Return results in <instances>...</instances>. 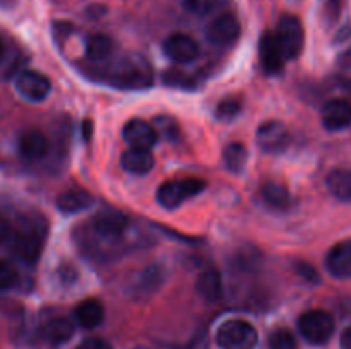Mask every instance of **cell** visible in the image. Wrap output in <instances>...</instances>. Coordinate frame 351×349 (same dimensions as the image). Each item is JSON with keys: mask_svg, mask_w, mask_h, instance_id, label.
Segmentation results:
<instances>
[{"mask_svg": "<svg viewBox=\"0 0 351 349\" xmlns=\"http://www.w3.org/2000/svg\"><path fill=\"white\" fill-rule=\"evenodd\" d=\"M101 65H105V68L99 72V77L105 79L113 88L123 91H143L153 84L151 64L139 53H127L123 57L110 58Z\"/></svg>", "mask_w": 351, "mask_h": 349, "instance_id": "cell-1", "label": "cell"}, {"mask_svg": "<svg viewBox=\"0 0 351 349\" xmlns=\"http://www.w3.org/2000/svg\"><path fill=\"white\" fill-rule=\"evenodd\" d=\"M206 183L201 178H177V180H168L160 185L156 192L158 204L163 209L173 211L180 207L185 201L195 197L201 192H204Z\"/></svg>", "mask_w": 351, "mask_h": 349, "instance_id": "cell-2", "label": "cell"}, {"mask_svg": "<svg viewBox=\"0 0 351 349\" xmlns=\"http://www.w3.org/2000/svg\"><path fill=\"white\" fill-rule=\"evenodd\" d=\"M259 334L252 324L240 318L226 320L216 332V344L219 349H256Z\"/></svg>", "mask_w": 351, "mask_h": 349, "instance_id": "cell-3", "label": "cell"}, {"mask_svg": "<svg viewBox=\"0 0 351 349\" xmlns=\"http://www.w3.org/2000/svg\"><path fill=\"white\" fill-rule=\"evenodd\" d=\"M298 332L307 342L314 346L328 344L335 334V318L326 310H308L297 320Z\"/></svg>", "mask_w": 351, "mask_h": 349, "instance_id": "cell-4", "label": "cell"}, {"mask_svg": "<svg viewBox=\"0 0 351 349\" xmlns=\"http://www.w3.org/2000/svg\"><path fill=\"white\" fill-rule=\"evenodd\" d=\"M274 36H276L287 60H295L297 57H300L305 44V31L304 24L297 16L287 14V16L281 17L278 21Z\"/></svg>", "mask_w": 351, "mask_h": 349, "instance_id": "cell-5", "label": "cell"}, {"mask_svg": "<svg viewBox=\"0 0 351 349\" xmlns=\"http://www.w3.org/2000/svg\"><path fill=\"white\" fill-rule=\"evenodd\" d=\"M127 226H129V218L115 209H103L91 219L93 235L103 242H108L110 245H115L122 240Z\"/></svg>", "mask_w": 351, "mask_h": 349, "instance_id": "cell-6", "label": "cell"}, {"mask_svg": "<svg viewBox=\"0 0 351 349\" xmlns=\"http://www.w3.org/2000/svg\"><path fill=\"white\" fill-rule=\"evenodd\" d=\"M9 246L17 259L26 263H34L38 262L43 250V235L36 226H24L16 229Z\"/></svg>", "mask_w": 351, "mask_h": 349, "instance_id": "cell-7", "label": "cell"}, {"mask_svg": "<svg viewBox=\"0 0 351 349\" xmlns=\"http://www.w3.org/2000/svg\"><path fill=\"white\" fill-rule=\"evenodd\" d=\"M14 86L17 94L29 103H41L51 91L50 79L36 70H23L16 77Z\"/></svg>", "mask_w": 351, "mask_h": 349, "instance_id": "cell-8", "label": "cell"}, {"mask_svg": "<svg viewBox=\"0 0 351 349\" xmlns=\"http://www.w3.org/2000/svg\"><path fill=\"white\" fill-rule=\"evenodd\" d=\"M290 132L287 125L278 120H267L257 129V144L264 153L280 154L290 146Z\"/></svg>", "mask_w": 351, "mask_h": 349, "instance_id": "cell-9", "label": "cell"}, {"mask_svg": "<svg viewBox=\"0 0 351 349\" xmlns=\"http://www.w3.org/2000/svg\"><path fill=\"white\" fill-rule=\"evenodd\" d=\"M163 51L175 64H191L201 55L199 43L185 33H173L163 41Z\"/></svg>", "mask_w": 351, "mask_h": 349, "instance_id": "cell-10", "label": "cell"}, {"mask_svg": "<svg viewBox=\"0 0 351 349\" xmlns=\"http://www.w3.org/2000/svg\"><path fill=\"white\" fill-rule=\"evenodd\" d=\"M158 130L153 123L143 118H132L123 125L122 137L134 149H153L158 142Z\"/></svg>", "mask_w": 351, "mask_h": 349, "instance_id": "cell-11", "label": "cell"}, {"mask_svg": "<svg viewBox=\"0 0 351 349\" xmlns=\"http://www.w3.org/2000/svg\"><path fill=\"white\" fill-rule=\"evenodd\" d=\"M240 36V23L233 14H221L209 23L206 38L215 47H230Z\"/></svg>", "mask_w": 351, "mask_h": 349, "instance_id": "cell-12", "label": "cell"}, {"mask_svg": "<svg viewBox=\"0 0 351 349\" xmlns=\"http://www.w3.org/2000/svg\"><path fill=\"white\" fill-rule=\"evenodd\" d=\"M259 58H261V65H263L266 74L276 75L280 74V72H283L287 57H285L283 50H281L274 33H264L263 38H261Z\"/></svg>", "mask_w": 351, "mask_h": 349, "instance_id": "cell-13", "label": "cell"}, {"mask_svg": "<svg viewBox=\"0 0 351 349\" xmlns=\"http://www.w3.org/2000/svg\"><path fill=\"white\" fill-rule=\"evenodd\" d=\"M322 125L329 132H339L351 125V103L343 98L329 99L322 106Z\"/></svg>", "mask_w": 351, "mask_h": 349, "instance_id": "cell-14", "label": "cell"}, {"mask_svg": "<svg viewBox=\"0 0 351 349\" xmlns=\"http://www.w3.org/2000/svg\"><path fill=\"white\" fill-rule=\"evenodd\" d=\"M48 149H50L48 139L45 137V133H41L36 129L24 130L17 139V151H19L21 157L24 161H29V163L43 159L48 154Z\"/></svg>", "mask_w": 351, "mask_h": 349, "instance_id": "cell-15", "label": "cell"}, {"mask_svg": "<svg viewBox=\"0 0 351 349\" xmlns=\"http://www.w3.org/2000/svg\"><path fill=\"white\" fill-rule=\"evenodd\" d=\"M326 269L338 279L351 277V240H345L332 246L326 255Z\"/></svg>", "mask_w": 351, "mask_h": 349, "instance_id": "cell-16", "label": "cell"}, {"mask_svg": "<svg viewBox=\"0 0 351 349\" xmlns=\"http://www.w3.org/2000/svg\"><path fill=\"white\" fill-rule=\"evenodd\" d=\"M74 332L75 327L74 324H72V320H69V318L65 317H55L41 325L40 337L41 341H45L47 344L60 346L71 341Z\"/></svg>", "mask_w": 351, "mask_h": 349, "instance_id": "cell-17", "label": "cell"}, {"mask_svg": "<svg viewBox=\"0 0 351 349\" xmlns=\"http://www.w3.org/2000/svg\"><path fill=\"white\" fill-rule=\"evenodd\" d=\"M95 204V197L86 188H69L57 197V209L64 214H75Z\"/></svg>", "mask_w": 351, "mask_h": 349, "instance_id": "cell-18", "label": "cell"}, {"mask_svg": "<svg viewBox=\"0 0 351 349\" xmlns=\"http://www.w3.org/2000/svg\"><path fill=\"white\" fill-rule=\"evenodd\" d=\"M122 168L130 174H147L154 168V156L149 149H134L129 147L120 157Z\"/></svg>", "mask_w": 351, "mask_h": 349, "instance_id": "cell-19", "label": "cell"}, {"mask_svg": "<svg viewBox=\"0 0 351 349\" xmlns=\"http://www.w3.org/2000/svg\"><path fill=\"white\" fill-rule=\"evenodd\" d=\"M84 51L86 58H88L89 62H93V64H105L110 58H113L115 43H113L112 38H108L106 34H89L84 44Z\"/></svg>", "mask_w": 351, "mask_h": 349, "instance_id": "cell-20", "label": "cell"}, {"mask_svg": "<svg viewBox=\"0 0 351 349\" xmlns=\"http://www.w3.org/2000/svg\"><path fill=\"white\" fill-rule=\"evenodd\" d=\"M74 317L82 328H96L105 320V307L99 300L89 298L75 307Z\"/></svg>", "mask_w": 351, "mask_h": 349, "instance_id": "cell-21", "label": "cell"}, {"mask_svg": "<svg viewBox=\"0 0 351 349\" xmlns=\"http://www.w3.org/2000/svg\"><path fill=\"white\" fill-rule=\"evenodd\" d=\"M195 289H197L199 296L202 300L215 303L219 301L223 296V281L221 274L216 269H206L199 274L197 281H195Z\"/></svg>", "mask_w": 351, "mask_h": 349, "instance_id": "cell-22", "label": "cell"}, {"mask_svg": "<svg viewBox=\"0 0 351 349\" xmlns=\"http://www.w3.org/2000/svg\"><path fill=\"white\" fill-rule=\"evenodd\" d=\"M261 197L274 211H287L291 205V195L285 185L278 181H266L261 187Z\"/></svg>", "mask_w": 351, "mask_h": 349, "instance_id": "cell-23", "label": "cell"}, {"mask_svg": "<svg viewBox=\"0 0 351 349\" xmlns=\"http://www.w3.org/2000/svg\"><path fill=\"white\" fill-rule=\"evenodd\" d=\"M326 187L338 201L351 202V171L332 170L326 178Z\"/></svg>", "mask_w": 351, "mask_h": 349, "instance_id": "cell-24", "label": "cell"}, {"mask_svg": "<svg viewBox=\"0 0 351 349\" xmlns=\"http://www.w3.org/2000/svg\"><path fill=\"white\" fill-rule=\"evenodd\" d=\"M223 159L228 171H232L233 174H240L247 166L249 149L242 142H230L223 151Z\"/></svg>", "mask_w": 351, "mask_h": 349, "instance_id": "cell-25", "label": "cell"}, {"mask_svg": "<svg viewBox=\"0 0 351 349\" xmlns=\"http://www.w3.org/2000/svg\"><path fill=\"white\" fill-rule=\"evenodd\" d=\"M242 112V101L239 98H230L221 99L215 108V118L219 122H232L239 113Z\"/></svg>", "mask_w": 351, "mask_h": 349, "instance_id": "cell-26", "label": "cell"}, {"mask_svg": "<svg viewBox=\"0 0 351 349\" xmlns=\"http://www.w3.org/2000/svg\"><path fill=\"white\" fill-rule=\"evenodd\" d=\"M297 339L288 328H278L269 335V349H297Z\"/></svg>", "mask_w": 351, "mask_h": 349, "instance_id": "cell-27", "label": "cell"}, {"mask_svg": "<svg viewBox=\"0 0 351 349\" xmlns=\"http://www.w3.org/2000/svg\"><path fill=\"white\" fill-rule=\"evenodd\" d=\"M221 0H182L185 10L195 16H208L213 10L218 9Z\"/></svg>", "mask_w": 351, "mask_h": 349, "instance_id": "cell-28", "label": "cell"}, {"mask_svg": "<svg viewBox=\"0 0 351 349\" xmlns=\"http://www.w3.org/2000/svg\"><path fill=\"white\" fill-rule=\"evenodd\" d=\"M19 281V274L17 269L7 260L0 259V291L12 289Z\"/></svg>", "mask_w": 351, "mask_h": 349, "instance_id": "cell-29", "label": "cell"}, {"mask_svg": "<svg viewBox=\"0 0 351 349\" xmlns=\"http://www.w3.org/2000/svg\"><path fill=\"white\" fill-rule=\"evenodd\" d=\"M154 125L158 127V133H163L167 139L175 140L178 137V125L173 118H168V116H158Z\"/></svg>", "mask_w": 351, "mask_h": 349, "instance_id": "cell-30", "label": "cell"}, {"mask_svg": "<svg viewBox=\"0 0 351 349\" xmlns=\"http://www.w3.org/2000/svg\"><path fill=\"white\" fill-rule=\"evenodd\" d=\"M16 228L7 216L0 214V245H9L14 238Z\"/></svg>", "mask_w": 351, "mask_h": 349, "instance_id": "cell-31", "label": "cell"}, {"mask_svg": "<svg viewBox=\"0 0 351 349\" xmlns=\"http://www.w3.org/2000/svg\"><path fill=\"white\" fill-rule=\"evenodd\" d=\"M75 349H113L108 341L101 337H88L81 342Z\"/></svg>", "mask_w": 351, "mask_h": 349, "instance_id": "cell-32", "label": "cell"}, {"mask_svg": "<svg viewBox=\"0 0 351 349\" xmlns=\"http://www.w3.org/2000/svg\"><path fill=\"white\" fill-rule=\"evenodd\" d=\"M298 272H302V274H307V277L311 281H317L319 277H317V272H315V269H312L311 266H307V263H298Z\"/></svg>", "mask_w": 351, "mask_h": 349, "instance_id": "cell-33", "label": "cell"}, {"mask_svg": "<svg viewBox=\"0 0 351 349\" xmlns=\"http://www.w3.org/2000/svg\"><path fill=\"white\" fill-rule=\"evenodd\" d=\"M341 348L351 349V325L348 328H345V332L341 334Z\"/></svg>", "mask_w": 351, "mask_h": 349, "instance_id": "cell-34", "label": "cell"}, {"mask_svg": "<svg viewBox=\"0 0 351 349\" xmlns=\"http://www.w3.org/2000/svg\"><path fill=\"white\" fill-rule=\"evenodd\" d=\"M17 0H0V7H5V9H10V7L16 5Z\"/></svg>", "mask_w": 351, "mask_h": 349, "instance_id": "cell-35", "label": "cell"}, {"mask_svg": "<svg viewBox=\"0 0 351 349\" xmlns=\"http://www.w3.org/2000/svg\"><path fill=\"white\" fill-rule=\"evenodd\" d=\"M3 53H5V44H3V41H2V38H0V60H2V57H3Z\"/></svg>", "mask_w": 351, "mask_h": 349, "instance_id": "cell-36", "label": "cell"}, {"mask_svg": "<svg viewBox=\"0 0 351 349\" xmlns=\"http://www.w3.org/2000/svg\"><path fill=\"white\" fill-rule=\"evenodd\" d=\"M136 349H151V348H136Z\"/></svg>", "mask_w": 351, "mask_h": 349, "instance_id": "cell-37", "label": "cell"}]
</instances>
